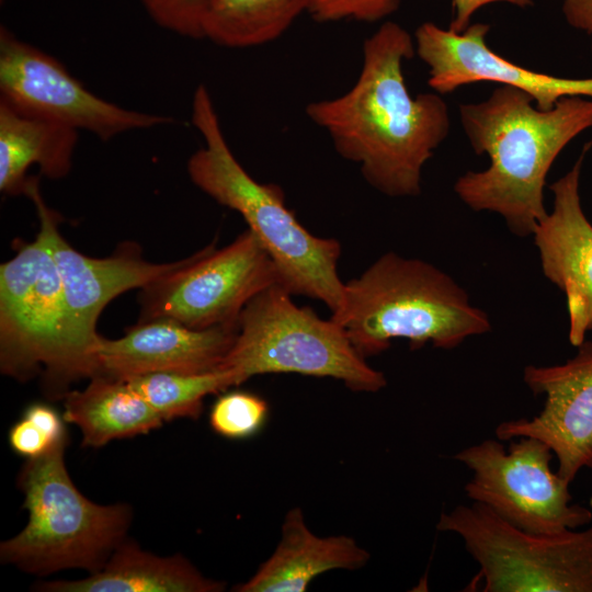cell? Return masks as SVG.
<instances>
[{
    "mask_svg": "<svg viewBox=\"0 0 592 592\" xmlns=\"http://www.w3.org/2000/svg\"><path fill=\"white\" fill-rule=\"evenodd\" d=\"M414 38L385 21L362 47L354 84L337 98L307 104V117L331 139L339 156L358 164L365 181L389 197L421 193L422 170L451 128L437 92L412 96L403 73Z\"/></svg>",
    "mask_w": 592,
    "mask_h": 592,
    "instance_id": "6da1fadb",
    "label": "cell"
},
{
    "mask_svg": "<svg viewBox=\"0 0 592 592\" xmlns=\"http://www.w3.org/2000/svg\"><path fill=\"white\" fill-rule=\"evenodd\" d=\"M459 121L475 153L490 162L459 177L454 192L475 212L499 214L513 235H533L548 214L549 169L569 143L592 127V99L563 98L544 111L524 91L500 86L481 102L460 104Z\"/></svg>",
    "mask_w": 592,
    "mask_h": 592,
    "instance_id": "7a4b0ae2",
    "label": "cell"
},
{
    "mask_svg": "<svg viewBox=\"0 0 592 592\" xmlns=\"http://www.w3.org/2000/svg\"><path fill=\"white\" fill-rule=\"evenodd\" d=\"M192 123L203 146L187 160L191 181L223 206L238 212L275 264L278 284L293 296L340 311L344 283L338 274L341 244L309 232L285 203L282 189L254 180L232 153L204 84L193 95Z\"/></svg>",
    "mask_w": 592,
    "mask_h": 592,
    "instance_id": "3957f363",
    "label": "cell"
},
{
    "mask_svg": "<svg viewBox=\"0 0 592 592\" xmlns=\"http://www.w3.org/2000/svg\"><path fill=\"white\" fill-rule=\"evenodd\" d=\"M331 319L363 357L386 351L394 339L407 340L411 350L428 342L452 350L491 331L487 312L470 303L453 277L396 252L383 254L344 283L342 308Z\"/></svg>",
    "mask_w": 592,
    "mask_h": 592,
    "instance_id": "277c9868",
    "label": "cell"
},
{
    "mask_svg": "<svg viewBox=\"0 0 592 592\" xmlns=\"http://www.w3.org/2000/svg\"><path fill=\"white\" fill-rule=\"evenodd\" d=\"M67 441L23 465L18 485L29 522L0 545L3 563L35 574L70 568L92 573L125 539L130 509L96 504L77 489L65 464Z\"/></svg>",
    "mask_w": 592,
    "mask_h": 592,
    "instance_id": "5b68a950",
    "label": "cell"
},
{
    "mask_svg": "<svg viewBox=\"0 0 592 592\" xmlns=\"http://www.w3.org/2000/svg\"><path fill=\"white\" fill-rule=\"evenodd\" d=\"M292 296L276 283L244 306L219 369L232 372L239 385L255 375L296 373L334 378L360 392L386 387L384 373L366 363L338 322L297 306Z\"/></svg>",
    "mask_w": 592,
    "mask_h": 592,
    "instance_id": "8992f818",
    "label": "cell"
},
{
    "mask_svg": "<svg viewBox=\"0 0 592 592\" xmlns=\"http://www.w3.org/2000/svg\"><path fill=\"white\" fill-rule=\"evenodd\" d=\"M0 368L19 380L42 374L57 398L95 375L73 344L60 276L38 234L0 266Z\"/></svg>",
    "mask_w": 592,
    "mask_h": 592,
    "instance_id": "52a82bcc",
    "label": "cell"
},
{
    "mask_svg": "<svg viewBox=\"0 0 592 592\" xmlns=\"http://www.w3.org/2000/svg\"><path fill=\"white\" fill-rule=\"evenodd\" d=\"M436 528L462 538L483 592H592V526L531 533L473 502L442 513Z\"/></svg>",
    "mask_w": 592,
    "mask_h": 592,
    "instance_id": "ba28073f",
    "label": "cell"
},
{
    "mask_svg": "<svg viewBox=\"0 0 592 592\" xmlns=\"http://www.w3.org/2000/svg\"><path fill=\"white\" fill-rule=\"evenodd\" d=\"M554 456L543 441L522 436L508 449L497 437L487 439L454 459L473 473L464 487L473 502L523 531L557 534L588 525L592 511L571 503L570 482L550 468Z\"/></svg>",
    "mask_w": 592,
    "mask_h": 592,
    "instance_id": "9c48e42d",
    "label": "cell"
},
{
    "mask_svg": "<svg viewBox=\"0 0 592 592\" xmlns=\"http://www.w3.org/2000/svg\"><path fill=\"white\" fill-rule=\"evenodd\" d=\"M276 283L274 262L247 229L224 248L205 247L141 288L138 321L167 318L194 329L238 325L244 306Z\"/></svg>",
    "mask_w": 592,
    "mask_h": 592,
    "instance_id": "30bf717a",
    "label": "cell"
},
{
    "mask_svg": "<svg viewBox=\"0 0 592 592\" xmlns=\"http://www.w3.org/2000/svg\"><path fill=\"white\" fill-rule=\"evenodd\" d=\"M0 99L25 113L87 130L102 140L172 124L167 115L122 107L77 80L53 56L0 27Z\"/></svg>",
    "mask_w": 592,
    "mask_h": 592,
    "instance_id": "8fae6325",
    "label": "cell"
},
{
    "mask_svg": "<svg viewBox=\"0 0 592 592\" xmlns=\"http://www.w3.org/2000/svg\"><path fill=\"white\" fill-rule=\"evenodd\" d=\"M24 195L34 204L38 235L56 263L67 308L68 327L78 352L98 374L99 316L115 297L144 288L183 264L185 259L152 263L143 259L134 243L121 246L111 257L91 258L72 248L59 230L60 216L45 203L37 177H30Z\"/></svg>",
    "mask_w": 592,
    "mask_h": 592,
    "instance_id": "7c38bea8",
    "label": "cell"
},
{
    "mask_svg": "<svg viewBox=\"0 0 592 592\" xmlns=\"http://www.w3.org/2000/svg\"><path fill=\"white\" fill-rule=\"evenodd\" d=\"M489 30V24L471 23L456 33L432 22L415 30V54L429 68L428 84L433 91L447 94L463 86L496 82L524 91L544 111L563 98L592 99V77H558L514 64L487 45Z\"/></svg>",
    "mask_w": 592,
    "mask_h": 592,
    "instance_id": "4fadbf2b",
    "label": "cell"
},
{
    "mask_svg": "<svg viewBox=\"0 0 592 592\" xmlns=\"http://www.w3.org/2000/svg\"><path fill=\"white\" fill-rule=\"evenodd\" d=\"M577 348L563 364L525 366L523 380L535 396H545L543 409L531 419L503 421L494 430L500 441H543L558 460L556 473L570 483L582 468L592 469V341Z\"/></svg>",
    "mask_w": 592,
    "mask_h": 592,
    "instance_id": "5bb4252c",
    "label": "cell"
},
{
    "mask_svg": "<svg viewBox=\"0 0 592 592\" xmlns=\"http://www.w3.org/2000/svg\"><path fill=\"white\" fill-rule=\"evenodd\" d=\"M585 146L572 168L556 180L553 210L533 232L543 274L566 297L568 339L579 346L592 332V224L583 212L580 177Z\"/></svg>",
    "mask_w": 592,
    "mask_h": 592,
    "instance_id": "9a60e30c",
    "label": "cell"
},
{
    "mask_svg": "<svg viewBox=\"0 0 592 592\" xmlns=\"http://www.w3.org/2000/svg\"><path fill=\"white\" fill-rule=\"evenodd\" d=\"M238 325L194 329L175 320L138 321L118 339L101 338L98 374L118 379L171 372L201 374L220 368L231 349Z\"/></svg>",
    "mask_w": 592,
    "mask_h": 592,
    "instance_id": "2e32d148",
    "label": "cell"
},
{
    "mask_svg": "<svg viewBox=\"0 0 592 592\" xmlns=\"http://www.w3.org/2000/svg\"><path fill=\"white\" fill-rule=\"evenodd\" d=\"M369 553L345 535L320 537L307 526L303 511L291 509L282 524V536L273 554L239 592H303L317 576L335 569L356 570Z\"/></svg>",
    "mask_w": 592,
    "mask_h": 592,
    "instance_id": "e0dca14e",
    "label": "cell"
},
{
    "mask_svg": "<svg viewBox=\"0 0 592 592\" xmlns=\"http://www.w3.org/2000/svg\"><path fill=\"white\" fill-rule=\"evenodd\" d=\"M78 132L20 111L0 99V191L7 195L24 194L32 166L49 179L66 177Z\"/></svg>",
    "mask_w": 592,
    "mask_h": 592,
    "instance_id": "ac0fdd59",
    "label": "cell"
},
{
    "mask_svg": "<svg viewBox=\"0 0 592 592\" xmlns=\"http://www.w3.org/2000/svg\"><path fill=\"white\" fill-rule=\"evenodd\" d=\"M48 592H219L225 583L204 577L181 555L159 557L123 540L102 569L73 581L38 585Z\"/></svg>",
    "mask_w": 592,
    "mask_h": 592,
    "instance_id": "d6986e66",
    "label": "cell"
},
{
    "mask_svg": "<svg viewBox=\"0 0 592 592\" xmlns=\"http://www.w3.org/2000/svg\"><path fill=\"white\" fill-rule=\"evenodd\" d=\"M64 398V420L80 429L86 447L146 434L163 423L126 379L99 374L84 389L68 391Z\"/></svg>",
    "mask_w": 592,
    "mask_h": 592,
    "instance_id": "ffe728a7",
    "label": "cell"
},
{
    "mask_svg": "<svg viewBox=\"0 0 592 592\" xmlns=\"http://www.w3.org/2000/svg\"><path fill=\"white\" fill-rule=\"evenodd\" d=\"M314 0H210L203 37L229 48H247L281 37Z\"/></svg>",
    "mask_w": 592,
    "mask_h": 592,
    "instance_id": "44dd1931",
    "label": "cell"
},
{
    "mask_svg": "<svg viewBox=\"0 0 592 592\" xmlns=\"http://www.w3.org/2000/svg\"><path fill=\"white\" fill-rule=\"evenodd\" d=\"M126 380L162 421L179 418L197 419L202 413L206 396L239 385L235 374L227 369L201 374L158 372Z\"/></svg>",
    "mask_w": 592,
    "mask_h": 592,
    "instance_id": "7402d4cb",
    "label": "cell"
},
{
    "mask_svg": "<svg viewBox=\"0 0 592 592\" xmlns=\"http://www.w3.org/2000/svg\"><path fill=\"white\" fill-rule=\"evenodd\" d=\"M267 402L251 392L231 391L215 401L209 413L212 429L219 435L241 440L252 436L263 425Z\"/></svg>",
    "mask_w": 592,
    "mask_h": 592,
    "instance_id": "603a6c76",
    "label": "cell"
},
{
    "mask_svg": "<svg viewBox=\"0 0 592 592\" xmlns=\"http://www.w3.org/2000/svg\"><path fill=\"white\" fill-rule=\"evenodd\" d=\"M159 26L178 35L204 38L203 21L210 0H139Z\"/></svg>",
    "mask_w": 592,
    "mask_h": 592,
    "instance_id": "cb8c5ba5",
    "label": "cell"
},
{
    "mask_svg": "<svg viewBox=\"0 0 592 592\" xmlns=\"http://www.w3.org/2000/svg\"><path fill=\"white\" fill-rule=\"evenodd\" d=\"M403 0H314L308 13L319 23L353 20L365 23L383 21Z\"/></svg>",
    "mask_w": 592,
    "mask_h": 592,
    "instance_id": "d4e9b609",
    "label": "cell"
},
{
    "mask_svg": "<svg viewBox=\"0 0 592 592\" xmlns=\"http://www.w3.org/2000/svg\"><path fill=\"white\" fill-rule=\"evenodd\" d=\"M9 443L16 454L29 459L44 455L59 442H55L38 425L27 418L22 417L21 420L11 426L9 431Z\"/></svg>",
    "mask_w": 592,
    "mask_h": 592,
    "instance_id": "484cf974",
    "label": "cell"
},
{
    "mask_svg": "<svg viewBox=\"0 0 592 592\" xmlns=\"http://www.w3.org/2000/svg\"><path fill=\"white\" fill-rule=\"evenodd\" d=\"M498 2L525 9L534 5L535 0H452L453 18L449 30L456 33L464 32L471 24V18L479 9Z\"/></svg>",
    "mask_w": 592,
    "mask_h": 592,
    "instance_id": "4316f807",
    "label": "cell"
},
{
    "mask_svg": "<svg viewBox=\"0 0 592 592\" xmlns=\"http://www.w3.org/2000/svg\"><path fill=\"white\" fill-rule=\"evenodd\" d=\"M23 417L38 425L55 442L68 439L64 417L48 405L32 403L25 409Z\"/></svg>",
    "mask_w": 592,
    "mask_h": 592,
    "instance_id": "83f0119b",
    "label": "cell"
},
{
    "mask_svg": "<svg viewBox=\"0 0 592 592\" xmlns=\"http://www.w3.org/2000/svg\"><path fill=\"white\" fill-rule=\"evenodd\" d=\"M566 22L590 37L592 53V0H560Z\"/></svg>",
    "mask_w": 592,
    "mask_h": 592,
    "instance_id": "f1b7e54d",
    "label": "cell"
},
{
    "mask_svg": "<svg viewBox=\"0 0 592 592\" xmlns=\"http://www.w3.org/2000/svg\"><path fill=\"white\" fill-rule=\"evenodd\" d=\"M590 506L592 508V496L590 498Z\"/></svg>",
    "mask_w": 592,
    "mask_h": 592,
    "instance_id": "f546056e",
    "label": "cell"
}]
</instances>
